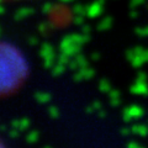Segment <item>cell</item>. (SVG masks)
I'll return each instance as SVG.
<instances>
[{
	"label": "cell",
	"mask_w": 148,
	"mask_h": 148,
	"mask_svg": "<svg viewBox=\"0 0 148 148\" xmlns=\"http://www.w3.org/2000/svg\"><path fill=\"white\" fill-rule=\"evenodd\" d=\"M29 74V66L17 47L3 41L1 43V96L18 89Z\"/></svg>",
	"instance_id": "1"
},
{
	"label": "cell",
	"mask_w": 148,
	"mask_h": 148,
	"mask_svg": "<svg viewBox=\"0 0 148 148\" xmlns=\"http://www.w3.org/2000/svg\"><path fill=\"white\" fill-rule=\"evenodd\" d=\"M143 116V109L141 106L131 105L123 110V119L125 121H132L136 119H141Z\"/></svg>",
	"instance_id": "2"
},
{
	"label": "cell",
	"mask_w": 148,
	"mask_h": 148,
	"mask_svg": "<svg viewBox=\"0 0 148 148\" xmlns=\"http://www.w3.org/2000/svg\"><path fill=\"white\" fill-rule=\"evenodd\" d=\"M131 91L133 94L138 95H147L148 94V85L146 80H136V83L131 86Z\"/></svg>",
	"instance_id": "3"
},
{
	"label": "cell",
	"mask_w": 148,
	"mask_h": 148,
	"mask_svg": "<svg viewBox=\"0 0 148 148\" xmlns=\"http://www.w3.org/2000/svg\"><path fill=\"white\" fill-rule=\"evenodd\" d=\"M94 69H91V68H80V69H78L77 73H75V75H74V79H75L77 82L78 80H83V79H91L92 77H94Z\"/></svg>",
	"instance_id": "4"
},
{
	"label": "cell",
	"mask_w": 148,
	"mask_h": 148,
	"mask_svg": "<svg viewBox=\"0 0 148 148\" xmlns=\"http://www.w3.org/2000/svg\"><path fill=\"white\" fill-rule=\"evenodd\" d=\"M109 98H110V104L111 106H114V108H116L121 104V99H120V91L117 89H111L109 92Z\"/></svg>",
	"instance_id": "5"
},
{
	"label": "cell",
	"mask_w": 148,
	"mask_h": 148,
	"mask_svg": "<svg viewBox=\"0 0 148 148\" xmlns=\"http://www.w3.org/2000/svg\"><path fill=\"white\" fill-rule=\"evenodd\" d=\"M11 127L17 128L20 131H24V130L30 127V121L27 119H20V120H14L11 122Z\"/></svg>",
	"instance_id": "6"
},
{
	"label": "cell",
	"mask_w": 148,
	"mask_h": 148,
	"mask_svg": "<svg viewBox=\"0 0 148 148\" xmlns=\"http://www.w3.org/2000/svg\"><path fill=\"white\" fill-rule=\"evenodd\" d=\"M131 130L133 133H136L138 136H142V137L148 135V127L145 126V125H135V126H132Z\"/></svg>",
	"instance_id": "7"
},
{
	"label": "cell",
	"mask_w": 148,
	"mask_h": 148,
	"mask_svg": "<svg viewBox=\"0 0 148 148\" xmlns=\"http://www.w3.org/2000/svg\"><path fill=\"white\" fill-rule=\"evenodd\" d=\"M35 98H36V100L38 101V103L46 104V103H48V101L51 100V95L47 94V92H45V91H37L35 94Z\"/></svg>",
	"instance_id": "8"
},
{
	"label": "cell",
	"mask_w": 148,
	"mask_h": 148,
	"mask_svg": "<svg viewBox=\"0 0 148 148\" xmlns=\"http://www.w3.org/2000/svg\"><path fill=\"white\" fill-rule=\"evenodd\" d=\"M99 89L101 90V91H104V92H109L112 88H111V84H110V82L108 80V79H101L100 82H99Z\"/></svg>",
	"instance_id": "9"
},
{
	"label": "cell",
	"mask_w": 148,
	"mask_h": 148,
	"mask_svg": "<svg viewBox=\"0 0 148 148\" xmlns=\"http://www.w3.org/2000/svg\"><path fill=\"white\" fill-rule=\"evenodd\" d=\"M38 137H40L38 132L35 131V130H31V131L27 133V136H26V141L29 143H35L37 140H38Z\"/></svg>",
	"instance_id": "10"
},
{
	"label": "cell",
	"mask_w": 148,
	"mask_h": 148,
	"mask_svg": "<svg viewBox=\"0 0 148 148\" xmlns=\"http://www.w3.org/2000/svg\"><path fill=\"white\" fill-rule=\"evenodd\" d=\"M63 72H64V66H63L62 63H59L57 67H56V68H53V69H52V74H53L54 77H58L59 74H62Z\"/></svg>",
	"instance_id": "11"
},
{
	"label": "cell",
	"mask_w": 148,
	"mask_h": 148,
	"mask_svg": "<svg viewBox=\"0 0 148 148\" xmlns=\"http://www.w3.org/2000/svg\"><path fill=\"white\" fill-rule=\"evenodd\" d=\"M48 114H49V116H52L53 119H57L59 116V111L57 108H54V106H51L48 109Z\"/></svg>",
	"instance_id": "12"
},
{
	"label": "cell",
	"mask_w": 148,
	"mask_h": 148,
	"mask_svg": "<svg viewBox=\"0 0 148 148\" xmlns=\"http://www.w3.org/2000/svg\"><path fill=\"white\" fill-rule=\"evenodd\" d=\"M137 80H146V82H147V75H146V73H143V72H138Z\"/></svg>",
	"instance_id": "13"
},
{
	"label": "cell",
	"mask_w": 148,
	"mask_h": 148,
	"mask_svg": "<svg viewBox=\"0 0 148 148\" xmlns=\"http://www.w3.org/2000/svg\"><path fill=\"white\" fill-rule=\"evenodd\" d=\"M127 148H145V147L140 146V145H138V143H136V142H130L128 145H127Z\"/></svg>",
	"instance_id": "14"
},
{
	"label": "cell",
	"mask_w": 148,
	"mask_h": 148,
	"mask_svg": "<svg viewBox=\"0 0 148 148\" xmlns=\"http://www.w3.org/2000/svg\"><path fill=\"white\" fill-rule=\"evenodd\" d=\"M130 132H132V130H128L127 127H123V128L121 130V133H122V135H128Z\"/></svg>",
	"instance_id": "15"
},
{
	"label": "cell",
	"mask_w": 148,
	"mask_h": 148,
	"mask_svg": "<svg viewBox=\"0 0 148 148\" xmlns=\"http://www.w3.org/2000/svg\"><path fill=\"white\" fill-rule=\"evenodd\" d=\"M1 148H6V147H5V145H4V143H1Z\"/></svg>",
	"instance_id": "16"
},
{
	"label": "cell",
	"mask_w": 148,
	"mask_h": 148,
	"mask_svg": "<svg viewBox=\"0 0 148 148\" xmlns=\"http://www.w3.org/2000/svg\"><path fill=\"white\" fill-rule=\"evenodd\" d=\"M46 148H49V147H46Z\"/></svg>",
	"instance_id": "17"
}]
</instances>
